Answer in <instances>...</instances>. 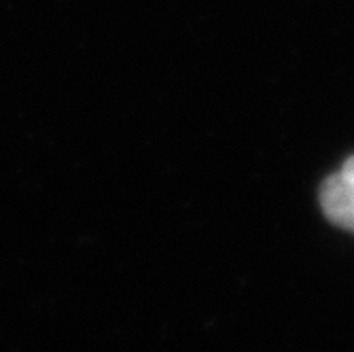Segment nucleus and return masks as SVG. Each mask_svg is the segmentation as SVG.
I'll return each instance as SVG.
<instances>
[{
	"mask_svg": "<svg viewBox=\"0 0 354 352\" xmlns=\"http://www.w3.org/2000/svg\"><path fill=\"white\" fill-rule=\"evenodd\" d=\"M320 208L333 225L354 232V157L320 187Z\"/></svg>",
	"mask_w": 354,
	"mask_h": 352,
	"instance_id": "f257e3e1",
	"label": "nucleus"
}]
</instances>
